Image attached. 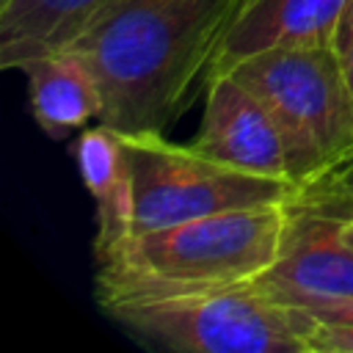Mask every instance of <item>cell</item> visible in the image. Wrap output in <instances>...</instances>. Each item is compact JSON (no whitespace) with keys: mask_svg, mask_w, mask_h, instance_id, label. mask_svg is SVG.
Segmentation results:
<instances>
[{"mask_svg":"<svg viewBox=\"0 0 353 353\" xmlns=\"http://www.w3.org/2000/svg\"><path fill=\"white\" fill-rule=\"evenodd\" d=\"M237 0H119L74 44L102 94L99 121L163 132L207 88Z\"/></svg>","mask_w":353,"mask_h":353,"instance_id":"obj_1","label":"cell"},{"mask_svg":"<svg viewBox=\"0 0 353 353\" xmlns=\"http://www.w3.org/2000/svg\"><path fill=\"white\" fill-rule=\"evenodd\" d=\"M287 207H248L132 232L94 251L99 306L259 279L281 251Z\"/></svg>","mask_w":353,"mask_h":353,"instance_id":"obj_2","label":"cell"},{"mask_svg":"<svg viewBox=\"0 0 353 353\" xmlns=\"http://www.w3.org/2000/svg\"><path fill=\"white\" fill-rule=\"evenodd\" d=\"M276 119L298 188L353 157V94L334 44H287L229 69Z\"/></svg>","mask_w":353,"mask_h":353,"instance_id":"obj_3","label":"cell"},{"mask_svg":"<svg viewBox=\"0 0 353 353\" xmlns=\"http://www.w3.org/2000/svg\"><path fill=\"white\" fill-rule=\"evenodd\" d=\"M132 336L182 353H303L314 317L256 281L102 306Z\"/></svg>","mask_w":353,"mask_h":353,"instance_id":"obj_4","label":"cell"},{"mask_svg":"<svg viewBox=\"0 0 353 353\" xmlns=\"http://www.w3.org/2000/svg\"><path fill=\"white\" fill-rule=\"evenodd\" d=\"M132 188V232L171 226L229 210L287 204L298 185L223 165L163 132H121Z\"/></svg>","mask_w":353,"mask_h":353,"instance_id":"obj_5","label":"cell"},{"mask_svg":"<svg viewBox=\"0 0 353 353\" xmlns=\"http://www.w3.org/2000/svg\"><path fill=\"white\" fill-rule=\"evenodd\" d=\"M284 207L279 259L254 281L270 295H353V248L342 237L353 207L325 179L298 188Z\"/></svg>","mask_w":353,"mask_h":353,"instance_id":"obj_6","label":"cell"},{"mask_svg":"<svg viewBox=\"0 0 353 353\" xmlns=\"http://www.w3.org/2000/svg\"><path fill=\"white\" fill-rule=\"evenodd\" d=\"M204 91V113L190 146L223 165L292 182L281 130L262 99L232 72L215 74Z\"/></svg>","mask_w":353,"mask_h":353,"instance_id":"obj_7","label":"cell"},{"mask_svg":"<svg viewBox=\"0 0 353 353\" xmlns=\"http://www.w3.org/2000/svg\"><path fill=\"white\" fill-rule=\"evenodd\" d=\"M347 0H237L207 83L240 61L287 44H334Z\"/></svg>","mask_w":353,"mask_h":353,"instance_id":"obj_8","label":"cell"},{"mask_svg":"<svg viewBox=\"0 0 353 353\" xmlns=\"http://www.w3.org/2000/svg\"><path fill=\"white\" fill-rule=\"evenodd\" d=\"M119 0H0V66L19 69L74 44Z\"/></svg>","mask_w":353,"mask_h":353,"instance_id":"obj_9","label":"cell"},{"mask_svg":"<svg viewBox=\"0 0 353 353\" xmlns=\"http://www.w3.org/2000/svg\"><path fill=\"white\" fill-rule=\"evenodd\" d=\"M36 124L50 138H66L74 130L99 121L102 94L94 72L72 47L47 52L22 66Z\"/></svg>","mask_w":353,"mask_h":353,"instance_id":"obj_10","label":"cell"},{"mask_svg":"<svg viewBox=\"0 0 353 353\" xmlns=\"http://www.w3.org/2000/svg\"><path fill=\"white\" fill-rule=\"evenodd\" d=\"M72 157L97 210L94 251H102L132 234V188L121 132L97 124L83 127L72 141Z\"/></svg>","mask_w":353,"mask_h":353,"instance_id":"obj_11","label":"cell"},{"mask_svg":"<svg viewBox=\"0 0 353 353\" xmlns=\"http://www.w3.org/2000/svg\"><path fill=\"white\" fill-rule=\"evenodd\" d=\"M273 298L303 309L314 320L353 325V295H303V292H292V295H273Z\"/></svg>","mask_w":353,"mask_h":353,"instance_id":"obj_12","label":"cell"},{"mask_svg":"<svg viewBox=\"0 0 353 353\" xmlns=\"http://www.w3.org/2000/svg\"><path fill=\"white\" fill-rule=\"evenodd\" d=\"M303 353H353V325L314 320L303 339Z\"/></svg>","mask_w":353,"mask_h":353,"instance_id":"obj_13","label":"cell"},{"mask_svg":"<svg viewBox=\"0 0 353 353\" xmlns=\"http://www.w3.org/2000/svg\"><path fill=\"white\" fill-rule=\"evenodd\" d=\"M350 207H353V157L345 163V165H339L336 171H331V174H325L323 176Z\"/></svg>","mask_w":353,"mask_h":353,"instance_id":"obj_14","label":"cell"},{"mask_svg":"<svg viewBox=\"0 0 353 353\" xmlns=\"http://www.w3.org/2000/svg\"><path fill=\"white\" fill-rule=\"evenodd\" d=\"M350 39H353V0L345 3V11H342V17H339V28H336L334 47H339V44H345V41H350Z\"/></svg>","mask_w":353,"mask_h":353,"instance_id":"obj_15","label":"cell"},{"mask_svg":"<svg viewBox=\"0 0 353 353\" xmlns=\"http://www.w3.org/2000/svg\"><path fill=\"white\" fill-rule=\"evenodd\" d=\"M336 50H339V58H342V69H345L347 88H350V94H353V39L345 41V44H339Z\"/></svg>","mask_w":353,"mask_h":353,"instance_id":"obj_16","label":"cell"},{"mask_svg":"<svg viewBox=\"0 0 353 353\" xmlns=\"http://www.w3.org/2000/svg\"><path fill=\"white\" fill-rule=\"evenodd\" d=\"M342 237H345V243L353 248V212L345 218V223H342Z\"/></svg>","mask_w":353,"mask_h":353,"instance_id":"obj_17","label":"cell"}]
</instances>
